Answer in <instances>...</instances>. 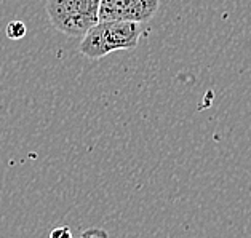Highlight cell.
<instances>
[{"mask_svg":"<svg viewBox=\"0 0 251 238\" xmlns=\"http://www.w3.org/2000/svg\"><path fill=\"white\" fill-rule=\"evenodd\" d=\"M101 0H48L47 15L54 29L69 37H83L100 21Z\"/></svg>","mask_w":251,"mask_h":238,"instance_id":"2","label":"cell"},{"mask_svg":"<svg viewBox=\"0 0 251 238\" xmlns=\"http://www.w3.org/2000/svg\"><path fill=\"white\" fill-rule=\"evenodd\" d=\"M50 238H74V237H72V232H71L69 227L61 225V227H56V229L51 230Z\"/></svg>","mask_w":251,"mask_h":238,"instance_id":"5","label":"cell"},{"mask_svg":"<svg viewBox=\"0 0 251 238\" xmlns=\"http://www.w3.org/2000/svg\"><path fill=\"white\" fill-rule=\"evenodd\" d=\"M139 23L106 20L98 21L80 42V53L90 59H101L119 50H133L139 44Z\"/></svg>","mask_w":251,"mask_h":238,"instance_id":"1","label":"cell"},{"mask_svg":"<svg viewBox=\"0 0 251 238\" xmlns=\"http://www.w3.org/2000/svg\"><path fill=\"white\" fill-rule=\"evenodd\" d=\"M160 0H101L100 21L119 20L131 23H148L157 15Z\"/></svg>","mask_w":251,"mask_h":238,"instance_id":"3","label":"cell"},{"mask_svg":"<svg viewBox=\"0 0 251 238\" xmlns=\"http://www.w3.org/2000/svg\"><path fill=\"white\" fill-rule=\"evenodd\" d=\"M5 32H7V37L10 40H21L27 34V27L23 21H11L8 23Z\"/></svg>","mask_w":251,"mask_h":238,"instance_id":"4","label":"cell"}]
</instances>
